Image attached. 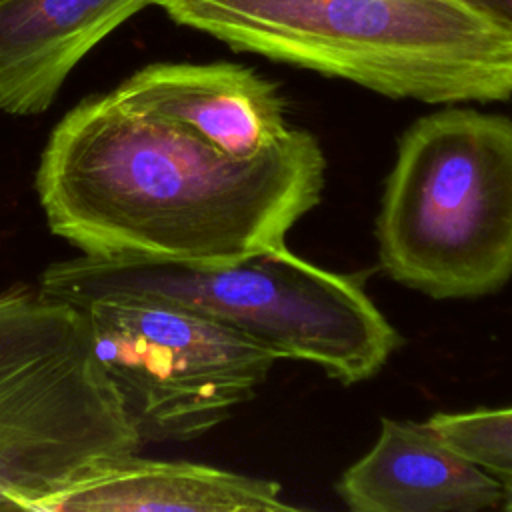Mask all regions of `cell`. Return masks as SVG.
<instances>
[{"label": "cell", "instance_id": "6da1fadb", "mask_svg": "<svg viewBox=\"0 0 512 512\" xmlns=\"http://www.w3.org/2000/svg\"><path fill=\"white\" fill-rule=\"evenodd\" d=\"M324 174L308 130L238 160L108 92L54 126L34 184L48 228L82 256L220 266L284 244L320 202Z\"/></svg>", "mask_w": 512, "mask_h": 512}, {"label": "cell", "instance_id": "7a4b0ae2", "mask_svg": "<svg viewBox=\"0 0 512 512\" xmlns=\"http://www.w3.org/2000/svg\"><path fill=\"white\" fill-rule=\"evenodd\" d=\"M174 22L388 98H512V30L464 0H156Z\"/></svg>", "mask_w": 512, "mask_h": 512}, {"label": "cell", "instance_id": "3957f363", "mask_svg": "<svg viewBox=\"0 0 512 512\" xmlns=\"http://www.w3.org/2000/svg\"><path fill=\"white\" fill-rule=\"evenodd\" d=\"M38 288L72 304L106 294L160 298L252 338L276 360L318 364L346 386L378 374L400 344L358 276L320 268L284 244L220 266L76 256L50 264Z\"/></svg>", "mask_w": 512, "mask_h": 512}, {"label": "cell", "instance_id": "277c9868", "mask_svg": "<svg viewBox=\"0 0 512 512\" xmlns=\"http://www.w3.org/2000/svg\"><path fill=\"white\" fill-rule=\"evenodd\" d=\"M380 268L436 300L512 278V118L448 106L398 140L376 218Z\"/></svg>", "mask_w": 512, "mask_h": 512}, {"label": "cell", "instance_id": "5b68a950", "mask_svg": "<svg viewBox=\"0 0 512 512\" xmlns=\"http://www.w3.org/2000/svg\"><path fill=\"white\" fill-rule=\"evenodd\" d=\"M140 446L84 308L40 288L0 294V486H46Z\"/></svg>", "mask_w": 512, "mask_h": 512}, {"label": "cell", "instance_id": "8992f818", "mask_svg": "<svg viewBox=\"0 0 512 512\" xmlns=\"http://www.w3.org/2000/svg\"><path fill=\"white\" fill-rule=\"evenodd\" d=\"M76 306L142 444L210 432L254 396L276 362L252 338L160 298L106 294Z\"/></svg>", "mask_w": 512, "mask_h": 512}, {"label": "cell", "instance_id": "52a82bcc", "mask_svg": "<svg viewBox=\"0 0 512 512\" xmlns=\"http://www.w3.org/2000/svg\"><path fill=\"white\" fill-rule=\"evenodd\" d=\"M0 510L30 512H292L268 478L126 452L38 488L0 486Z\"/></svg>", "mask_w": 512, "mask_h": 512}, {"label": "cell", "instance_id": "ba28073f", "mask_svg": "<svg viewBox=\"0 0 512 512\" xmlns=\"http://www.w3.org/2000/svg\"><path fill=\"white\" fill-rule=\"evenodd\" d=\"M110 94L122 106L172 122L238 160L262 154L292 128L278 88L232 62L148 64Z\"/></svg>", "mask_w": 512, "mask_h": 512}, {"label": "cell", "instance_id": "9c48e42d", "mask_svg": "<svg viewBox=\"0 0 512 512\" xmlns=\"http://www.w3.org/2000/svg\"><path fill=\"white\" fill-rule=\"evenodd\" d=\"M336 494L352 512H478L502 506L504 486L428 422L382 418Z\"/></svg>", "mask_w": 512, "mask_h": 512}, {"label": "cell", "instance_id": "30bf717a", "mask_svg": "<svg viewBox=\"0 0 512 512\" xmlns=\"http://www.w3.org/2000/svg\"><path fill=\"white\" fill-rule=\"evenodd\" d=\"M156 0H0V110L40 114L74 66Z\"/></svg>", "mask_w": 512, "mask_h": 512}, {"label": "cell", "instance_id": "8fae6325", "mask_svg": "<svg viewBox=\"0 0 512 512\" xmlns=\"http://www.w3.org/2000/svg\"><path fill=\"white\" fill-rule=\"evenodd\" d=\"M426 422L486 472L512 482V406L436 412Z\"/></svg>", "mask_w": 512, "mask_h": 512}, {"label": "cell", "instance_id": "7c38bea8", "mask_svg": "<svg viewBox=\"0 0 512 512\" xmlns=\"http://www.w3.org/2000/svg\"><path fill=\"white\" fill-rule=\"evenodd\" d=\"M464 2L512 30V0H464Z\"/></svg>", "mask_w": 512, "mask_h": 512}, {"label": "cell", "instance_id": "4fadbf2b", "mask_svg": "<svg viewBox=\"0 0 512 512\" xmlns=\"http://www.w3.org/2000/svg\"><path fill=\"white\" fill-rule=\"evenodd\" d=\"M504 486V498H502V508L512 512V482H502Z\"/></svg>", "mask_w": 512, "mask_h": 512}]
</instances>
